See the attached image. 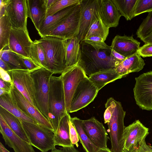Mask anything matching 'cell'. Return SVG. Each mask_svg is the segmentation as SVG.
Instances as JSON below:
<instances>
[{
  "label": "cell",
  "instance_id": "cell-1",
  "mask_svg": "<svg viewBox=\"0 0 152 152\" xmlns=\"http://www.w3.org/2000/svg\"><path fill=\"white\" fill-rule=\"evenodd\" d=\"M77 64L89 76L104 70L115 69L119 65L110 56L111 49L96 50L92 46L82 42Z\"/></svg>",
  "mask_w": 152,
  "mask_h": 152
},
{
  "label": "cell",
  "instance_id": "cell-2",
  "mask_svg": "<svg viewBox=\"0 0 152 152\" xmlns=\"http://www.w3.org/2000/svg\"><path fill=\"white\" fill-rule=\"evenodd\" d=\"M38 40L45 53L47 69L53 74H61L66 68L64 39L48 36Z\"/></svg>",
  "mask_w": 152,
  "mask_h": 152
},
{
  "label": "cell",
  "instance_id": "cell-3",
  "mask_svg": "<svg viewBox=\"0 0 152 152\" xmlns=\"http://www.w3.org/2000/svg\"><path fill=\"white\" fill-rule=\"evenodd\" d=\"M49 121L56 132L62 118L67 114L65 95L61 76L52 75L49 84Z\"/></svg>",
  "mask_w": 152,
  "mask_h": 152
},
{
  "label": "cell",
  "instance_id": "cell-4",
  "mask_svg": "<svg viewBox=\"0 0 152 152\" xmlns=\"http://www.w3.org/2000/svg\"><path fill=\"white\" fill-rule=\"evenodd\" d=\"M31 73L34 83L37 108L49 121V84L53 74L43 68Z\"/></svg>",
  "mask_w": 152,
  "mask_h": 152
},
{
  "label": "cell",
  "instance_id": "cell-5",
  "mask_svg": "<svg viewBox=\"0 0 152 152\" xmlns=\"http://www.w3.org/2000/svg\"><path fill=\"white\" fill-rule=\"evenodd\" d=\"M21 121L32 146L42 152H47L56 148L54 133L52 131L38 124Z\"/></svg>",
  "mask_w": 152,
  "mask_h": 152
},
{
  "label": "cell",
  "instance_id": "cell-6",
  "mask_svg": "<svg viewBox=\"0 0 152 152\" xmlns=\"http://www.w3.org/2000/svg\"><path fill=\"white\" fill-rule=\"evenodd\" d=\"M126 112L121 103L116 101V106L112 116L108 123L112 152H122L124 146L123 135L125 126L124 119Z\"/></svg>",
  "mask_w": 152,
  "mask_h": 152
},
{
  "label": "cell",
  "instance_id": "cell-7",
  "mask_svg": "<svg viewBox=\"0 0 152 152\" xmlns=\"http://www.w3.org/2000/svg\"><path fill=\"white\" fill-rule=\"evenodd\" d=\"M60 76L63 83L66 110L69 113L71 101L78 86L88 77L77 64L66 68Z\"/></svg>",
  "mask_w": 152,
  "mask_h": 152
},
{
  "label": "cell",
  "instance_id": "cell-8",
  "mask_svg": "<svg viewBox=\"0 0 152 152\" xmlns=\"http://www.w3.org/2000/svg\"><path fill=\"white\" fill-rule=\"evenodd\" d=\"M133 91L136 104L142 110H152V71L135 78Z\"/></svg>",
  "mask_w": 152,
  "mask_h": 152
},
{
  "label": "cell",
  "instance_id": "cell-9",
  "mask_svg": "<svg viewBox=\"0 0 152 152\" xmlns=\"http://www.w3.org/2000/svg\"><path fill=\"white\" fill-rule=\"evenodd\" d=\"M12 28L28 32L26 0H1Z\"/></svg>",
  "mask_w": 152,
  "mask_h": 152
},
{
  "label": "cell",
  "instance_id": "cell-10",
  "mask_svg": "<svg viewBox=\"0 0 152 152\" xmlns=\"http://www.w3.org/2000/svg\"><path fill=\"white\" fill-rule=\"evenodd\" d=\"M99 91L88 77L83 80L75 91L69 113L76 112L87 106L93 101Z\"/></svg>",
  "mask_w": 152,
  "mask_h": 152
},
{
  "label": "cell",
  "instance_id": "cell-11",
  "mask_svg": "<svg viewBox=\"0 0 152 152\" xmlns=\"http://www.w3.org/2000/svg\"><path fill=\"white\" fill-rule=\"evenodd\" d=\"M7 72L18 90L37 108L34 84L31 72L28 70L21 69L12 70Z\"/></svg>",
  "mask_w": 152,
  "mask_h": 152
},
{
  "label": "cell",
  "instance_id": "cell-12",
  "mask_svg": "<svg viewBox=\"0 0 152 152\" xmlns=\"http://www.w3.org/2000/svg\"><path fill=\"white\" fill-rule=\"evenodd\" d=\"M11 94L17 105L23 112L33 118L38 124L54 133L49 121L18 90L13 83Z\"/></svg>",
  "mask_w": 152,
  "mask_h": 152
},
{
  "label": "cell",
  "instance_id": "cell-13",
  "mask_svg": "<svg viewBox=\"0 0 152 152\" xmlns=\"http://www.w3.org/2000/svg\"><path fill=\"white\" fill-rule=\"evenodd\" d=\"M79 30L77 36L81 43L94 20L99 17L97 8V0H81Z\"/></svg>",
  "mask_w": 152,
  "mask_h": 152
},
{
  "label": "cell",
  "instance_id": "cell-14",
  "mask_svg": "<svg viewBox=\"0 0 152 152\" xmlns=\"http://www.w3.org/2000/svg\"><path fill=\"white\" fill-rule=\"evenodd\" d=\"M84 132L92 143L99 149L107 148V134L103 124L94 117L82 120Z\"/></svg>",
  "mask_w": 152,
  "mask_h": 152
},
{
  "label": "cell",
  "instance_id": "cell-15",
  "mask_svg": "<svg viewBox=\"0 0 152 152\" xmlns=\"http://www.w3.org/2000/svg\"><path fill=\"white\" fill-rule=\"evenodd\" d=\"M33 42L28 31L12 28L7 47L9 50L21 56L30 57Z\"/></svg>",
  "mask_w": 152,
  "mask_h": 152
},
{
  "label": "cell",
  "instance_id": "cell-16",
  "mask_svg": "<svg viewBox=\"0 0 152 152\" xmlns=\"http://www.w3.org/2000/svg\"><path fill=\"white\" fill-rule=\"evenodd\" d=\"M81 13L80 4L60 25L53 31L49 36L64 39L71 38L78 35Z\"/></svg>",
  "mask_w": 152,
  "mask_h": 152
},
{
  "label": "cell",
  "instance_id": "cell-17",
  "mask_svg": "<svg viewBox=\"0 0 152 152\" xmlns=\"http://www.w3.org/2000/svg\"><path fill=\"white\" fill-rule=\"evenodd\" d=\"M0 132L5 144L15 152H35L32 145L14 132L0 115Z\"/></svg>",
  "mask_w": 152,
  "mask_h": 152
},
{
  "label": "cell",
  "instance_id": "cell-18",
  "mask_svg": "<svg viewBox=\"0 0 152 152\" xmlns=\"http://www.w3.org/2000/svg\"><path fill=\"white\" fill-rule=\"evenodd\" d=\"M80 4L68 7L53 15L47 16L38 31L41 38L49 36L53 31L65 21Z\"/></svg>",
  "mask_w": 152,
  "mask_h": 152
},
{
  "label": "cell",
  "instance_id": "cell-19",
  "mask_svg": "<svg viewBox=\"0 0 152 152\" xmlns=\"http://www.w3.org/2000/svg\"><path fill=\"white\" fill-rule=\"evenodd\" d=\"M99 16L107 28L116 27L121 15L112 0H97Z\"/></svg>",
  "mask_w": 152,
  "mask_h": 152
},
{
  "label": "cell",
  "instance_id": "cell-20",
  "mask_svg": "<svg viewBox=\"0 0 152 152\" xmlns=\"http://www.w3.org/2000/svg\"><path fill=\"white\" fill-rule=\"evenodd\" d=\"M149 133L148 129L139 120H137L127 126L124 132L123 150L128 151L133 146L146 138Z\"/></svg>",
  "mask_w": 152,
  "mask_h": 152
},
{
  "label": "cell",
  "instance_id": "cell-21",
  "mask_svg": "<svg viewBox=\"0 0 152 152\" xmlns=\"http://www.w3.org/2000/svg\"><path fill=\"white\" fill-rule=\"evenodd\" d=\"M140 43L131 36L116 35L113 39L111 49L126 58L137 52Z\"/></svg>",
  "mask_w": 152,
  "mask_h": 152
},
{
  "label": "cell",
  "instance_id": "cell-22",
  "mask_svg": "<svg viewBox=\"0 0 152 152\" xmlns=\"http://www.w3.org/2000/svg\"><path fill=\"white\" fill-rule=\"evenodd\" d=\"M28 17L38 31L46 17L47 10L45 0H26Z\"/></svg>",
  "mask_w": 152,
  "mask_h": 152
},
{
  "label": "cell",
  "instance_id": "cell-23",
  "mask_svg": "<svg viewBox=\"0 0 152 152\" xmlns=\"http://www.w3.org/2000/svg\"><path fill=\"white\" fill-rule=\"evenodd\" d=\"M145 63L137 52L126 58L115 69L122 78L132 72H138L143 69Z\"/></svg>",
  "mask_w": 152,
  "mask_h": 152
},
{
  "label": "cell",
  "instance_id": "cell-24",
  "mask_svg": "<svg viewBox=\"0 0 152 152\" xmlns=\"http://www.w3.org/2000/svg\"><path fill=\"white\" fill-rule=\"evenodd\" d=\"M71 116L67 113L61 119L58 129L54 133V139L56 145L62 147L74 146L71 141L69 136V122Z\"/></svg>",
  "mask_w": 152,
  "mask_h": 152
},
{
  "label": "cell",
  "instance_id": "cell-25",
  "mask_svg": "<svg viewBox=\"0 0 152 152\" xmlns=\"http://www.w3.org/2000/svg\"><path fill=\"white\" fill-rule=\"evenodd\" d=\"M0 106L22 121L38 124L20 109L13 99L11 93L0 96Z\"/></svg>",
  "mask_w": 152,
  "mask_h": 152
},
{
  "label": "cell",
  "instance_id": "cell-26",
  "mask_svg": "<svg viewBox=\"0 0 152 152\" xmlns=\"http://www.w3.org/2000/svg\"><path fill=\"white\" fill-rule=\"evenodd\" d=\"M64 40L67 68L78 63L80 56V45L77 36Z\"/></svg>",
  "mask_w": 152,
  "mask_h": 152
},
{
  "label": "cell",
  "instance_id": "cell-27",
  "mask_svg": "<svg viewBox=\"0 0 152 152\" xmlns=\"http://www.w3.org/2000/svg\"><path fill=\"white\" fill-rule=\"evenodd\" d=\"M121 78L115 69L100 71L88 77L99 91L107 84Z\"/></svg>",
  "mask_w": 152,
  "mask_h": 152
},
{
  "label": "cell",
  "instance_id": "cell-28",
  "mask_svg": "<svg viewBox=\"0 0 152 152\" xmlns=\"http://www.w3.org/2000/svg\"><path fill=\"white\" fill-rule=\"evenodd\" d=\"M0 115L14 132L23 140L30 143L29 140L22 126L20 119L0 106Z\"/></svg>",
  "mask_w": 152,
  "mask_h": 152
},
{
  "label": "cell",
  "instance_id": "cell-29",
  "mask_svg": "<svg viewBox=\"0 0 152 152\" xmlns=\"http://www.w3.org/2000/svg\"><path fill=\"white\" fill-rule=\"evenodd\" d=\"M0 59L6 62L12 70H28L21 56L9 49L0 51Z\"/></svg>",
  "mask_w": 152,
  "mask_h": 152
},
{
  "label": "cell",
  "instance_id": "cell-30",
  "mask_svg": "<svg viewBox=\"0 0 152 152\" xmlns=\"http://www.w3.org/2000/svg\"><path fill=\"white\" fill-rule=\"evenodd\" d=\"M71 120L76 129L79 140L86 152H96L99 149L90 140L84 132L82 120L77 117L71 118Z\"/></svg>",
  "mask_w": 152,
  "mask_h": 152
},
{
  "label": "cell",
  "instance_id": "cell-31",
  "mask_svg": "<svg viewBox=\"0 0 152 152\" xmlns=\"http://www.w3.org/2000/svg\"><path fill=\"white\" fill-rule=\"evenodd\" d=\"M121 16L127 20H130L135 17L134 11L137 0H112Z\"/></svg>",
  "mask_w": 152,
  "mask_h": 152
},
{
  "label": "cell",
  "instance_id": "cell-32",
  "mask_svg": "<svg viewBox=\"0 0 152 152\" xmlns=\"http://www.w3.org/2000/svg\"><path fill=\"white\" fill-rule=\"evenodd\" d=\"M109 29V28L104 25L99 16L94 20L84 39L92 37H97L102 38L105 41L108 35Z\"/></svg>",
  "mask_w": 152,
  "mask_h": 152
},
{
  "label": "cell",
  "instance_id": "cell-33",
  "mask_svg": "<svg viewBox=\"0 0 152 152\" xmlns=\"http://www.w3.org/2000/svg\"><path fill=\"white\" fill-rule=\"evenodd\" d=\"M30 58L38 65L47 69L46 55L39 40L36 39L33 42Z\"/></svg>",
  "mask_w": 152,
  "mask_h": 152
},
{
  "label": "cell",
  "instance_id": "cell-34",
  "mask_svg": "<svg viewBox=\"0 0 152 152\" xmlns=\"http://www.w3.org/2000/svg\"><path fill=\"white\" fill-rule=\"evenodd\" d=\"M137 37L142 41L152 38V10L148 12L137 29L136 32Z\"/></svg>",
  "mask_w": 152,
  "mask_h": 152
},
{
  "label": "cell",
  "instance_id": "cell-35",
  "mask_svg": "<svg viewBox=\"0 0 152 152\" xmlns=\"http://www.w3.org/2000/svg\"><path fill=\"white\" fill-rule=\"evenodd\" d=\"M12 26L5 15L0 17V51L8 45Z\"/></svg>",
  "mask_w": 152,
  "mask_h": 152
},
{
  "label": "cell",
  "instance_id": "cell-36",
  "mask_svg": "<svg viewBox=\"0 0 152 152\" xmlns=\"http://www.w3.org/2000/svg\"><path fill=\"white\" fill-rule=\"evenodd\" d=\"M81 0H56L52 7L47 11L46 17L74 5L80 4Z\"/></svg>",
  "mask_w": 152,
  "mask_h": 152
},
{
  "label": "cell",
  "instance_id": "cell-37",
  "mask_svg": "<svg viewBox=\"0 0 152 152\" xmlns=\"http://www.w3.org/2000/svg\"><path fill=\"white\" fill-rule=\"evenodd\" d=\"M83 42L91 45L97 51L111 49L110 46L107 45L104 41L99 37H92L84 39Z\"/></svg>",
  "mask_w": 152,
  "mask_h": 152
},
{
  "label": "cell",
  "instance_id": "cell-38",
  "mask_svg": "<svg viewBox=\"0 0 152 152\" xmlns=\"http://www.w3.org/2000/svg\"><path fill=\"white\" fill-rule=\"evenodd\" d=\"M152 10V0H137L135 7V17Z\"/></svg>",
  "mask_w": 152,
  "mask_h": 152
},
{
  "label": "cell",
  "instance_id": "cell-39",
  "mask_svg": "<svg viewBox=\"0 0 152 152\" xmlns=\"http://www.w3.org/2000/svg\"><path fill=\"white\" fill-rule=\"evenodd\" d=\"M116 101L113 97L107 99L105 104L106 109L104 114L105 123H108L114 112L116 106Z\"/></svg>",
  "mask_w": 152,
  "mask_h": 152
},
{
  "label": "cell",
  "instance_id": "cell-40",
  "mask_svg": "<svg viewBox=\"0 0 152 152\" xmlns=\"http://www.w3.org/2000/svg\"><path fill=\"white\" fill-rule=\"evenodd\" d=\"M145 138L136 144L129 150H123L122 152H152V146L146 144Z\"/></svg>",
  "mask_w": 152,
  "mask_h": 152
},
{
  "label": "cell",
  "instance_id": "cell-41",
  "mask_svg": "<svg viewBox=\"0 0 152 152\" xmlns=\"http://www.w3.org/2000/svg\"><path fill=\"white\" fill-rule=\"evenodd\" d=\"M137 52L141 56L144 58L152 56V44L145 43L140 47Z\"/></svg>",
  "mask_w": 152,
  "mask_h": 152
},
{
  "label": "cell",
  "instance_id": "cell-42",
  "mask_svg": "<svg viewBox=\"0 0 152 152\" xmlns=\"http://www.w3.org/2000/svg\"><path fill=\"white\" fill-rule=\"evenodd\" d=\"M21 57L28 70L30 72H32L42 68L36 63L30 57L22 56H21Z\"/></svg>",
  "mask_w": 152,
  "mask_h": 152
},
{
  "label": "cell",
  "instance_id": "cell-43",
  "mask_svg": "<svg viewBox=\"0 0 152 152\" xmlns=\"http://www.w3.org/2000/svg\"><path fill=\"white\" fill-rule=\"evenodd\" d=\"M69 136L71 141L73 145L78 146V142L79 140L76 129L72 122L71 119L69 122Z\"/></svg>",
  "mask_w": 152,
  "mask_h": 152
},
{
  "label": "cell",
  "instance_id": "cell-44",
  "mask_svg": "<svg viewBox=\"0 0 152 152\" xmlns=\"http://www.w3.org/2000/svg\"><path fill=\"white\" fill-rule=\"evenodd\" d=\"M110 56L118 63L119 64L126 58L112 49L111 51Z\"/></svg>",
  "mask_w": 152,
  "mask_h": 152
},
{
  "label": "cell",
  "instance_id": "cell-45",
  "mask_svg": "<svg viewBox=\"0 0 152 152\" xmlns=\"http://www.w3.org/2000/svg\"><path fill=\"white\" fill-rule=\"evenodd\" d=\"M12 84V82H6L0 78V88L5 90L9 93H11Z\"/></svg>",
  "mask_w": 152,
  "mask_h": 152
},
{
  "label": "cell",
  "instance_id": "cell-46",
  "mask_svg": "<svg viewBox=\"0 0 152 152\" xmlns=\"http://www.w3.org/2000/svg\"><path fill=\"white\" fill-rule=\"evenodd\" d=\"M0 78L3 80L9 83H12L11 77L8 73L1 68H0Z\"/></svg>",
  "mask_w": 152,
  "mask_h": 152
},
{
  "label": "cell",
  "instance_id": "cell-47",
  "mask_svg": "<svg viewBox=\"0 0 152 152\" xmlns=\"http://www.w3.org/2000/svg\"><path fill=\"white\" fill-rule=\"evenodd\" d=\"M0 68L7 72L11 70L7 64L1 59H0Z\"/></svg>",
  "mask_w": 152,
  "mask_h": 152
},
{
  "label": "cell",
  "instance_id": "cell-48",
  "mask_svg": "<svg viewBox=\"0 0 152 152\" xmlns=\"http://www.w3.org/2000/svg\"><path fill=\"white\" fill-rule=\"evenodd\" d=\"M56 0H45L47 11L52 7Z\"/></svg>",
  "mask_w": 152,
  "mask_h": 152
},
{
  "label": "cell",
  "instance_id": "cell-49",
  "mask_svg": "<svg viewBox=\"0 0 152 152\" xmlns=\"http://www.w3.org/2000/svg\"><path fill=\"white\" fill-rule=\"evenodd\" d=\"M0 152H10L0 142Z\"/></svg>",
  "mask_w": 152,
  "mask_h": 152
},
{
  "label": "cell",
  "instance_id": "cell-50",
  "mask_svg": "<svg viewBox=\"0 0 152 152\" xmlns=\"http://www.w3.org/2000/svg\"><path fill=\"white\" fill-rule=\"evenodd\" d=\"M96 152H112L108 148L104 149H99Z\"/></svg>",
  "mask_w": 152,
  "mask_h": 152
},
{
  "label": "cell",
  "instance_id": "cell-51",
  "mask_svg": "<svg viewBox=\"0 0 152 152\" xmlns=\"http://www.w3.org/2000/svg\"><path fill=\"white\" fill-rule=\"evenodd\" d=\"M7 93H9L6 90L4 89L0 88V96L4 95Z\"/></svg>",
  "mask_w": 152,
  "mask_h": 152
},
{
  "label": "cell",
  "instance_id": "cell-52",
  "mask_svg": "<svg viewBox=\"0 0 152 152\" xmlns=\"http://www.w3.org/2000/svg\"><path fill=\"white\" fill-rule=\"evenodd\" d=\"M51 152H63L61 149H57L56 148L51 150Z\"/></svg>",
  "mask_w": 152,
  "mask_h": 152
}]
</instances>
